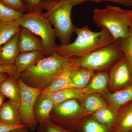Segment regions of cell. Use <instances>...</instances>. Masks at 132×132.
<instances>
[{
  "label": "cell",
  "instance_id": "3",
  "mask_svg": "<svg viewBox=\"0 0 132 132\" xmlns=\"http://www.w3.org/2000/svg\"><path fill=\"white\" fill-rule=\"evenodd\" d=\"M132 16V10L108 5L103 9H95L93 19L98 27L107 29L116 40L129 36Z\"/></svg>",
  "mask_w": 132,
  "mask_h": 132
},
{
  "label": "cell",
  "instance_id": "16",
  "mask_svg": "<svg viewBox=\"0 0 132 132\" xmlns=\"http://www.w3.org/2000/svg\"><path fill=\"white\" fill-rule=\"evenodd\" d=\"M73 62L58 76L49 86L43 90L41 93L48 95L59 90L77 88L74 85L70 77L71 70L76 68L73 65Z\"/></svg>",
  "mask_w": 132,
  "mask_h": 132
},
{
  "label": "cell",
  "instance_id": "29",
  "mask_svg": "<svg viewBox=\"0 0 132 132\" xmlns=\"http://www.w3.org/2000/svg\"><path fill=\"white\" fill-rule=\"evenodd\" d=\"M0 2L21 13L28 12V9L23 0H0Z\"/></svg>",
  "mask_w": 132,
  "mask_h": 132
},
{
  "label": "cell",
  "instance_id": "36",
  "mask_svg": "<svg viewBox=\"0 0 132 132\" xmlns=\"http://www.w3.org/2000/svg\"><path fill=\"white\" fill-rule=\"evenodd\" d=\"M10 76L7 73H0V86L4 81L9 76Z\"/></svg>",
  "mask_w": 132,
  "mask_h": 132
},
{
  "label": "cell",
  "instance_id": "33",
  "mask_svg": "<svg viewBox=\"0 0 132 132\" xmlns=\"http://www.w3.org/2000/svg\"><path fill=\"white\" fill-rule=\"evenodd\" d=\"M95 2H101L102 1H111L112 2L119 3L127 6H132V0H86Z\"/></svg>",
  "mask_w": 132,
  "mask_h": 132
},
{
  "label": "cell",
  "instance_id": "22",
  "mask_svg": "<svg viewBox=\"0 0 132 132\" xmlns=\"http://www.w3.org/2000/svg\"><path fill=\"white\" fill-rule=\"evenodd\" d=\"M21 28L17 20L0 21V47L19 33Z\"/></svg>",
  "mask_w": 132,
  "mask_h": 132
},
{
  "label": "cell",
  "instance_id": "17",
  "mask_svg": "<svg viewBox=\"0 0 132 132\" xmlns=\"http://www.w3.org/2000/svg\"><path fill=\"white\" fill-rule=\"evenodd\" d=\"M0 122L13 126L22 125L19 110L9 100L0 108Z\"/></svg>",
  "mask_w": 132,
  "mask_h": 132
},
{
  "label": "cell",
  "instance_id": "8",
  "mask_svg": "<svg viewBox=\"0 0 132 132\" xmlns=\"http://www.w3.org/2000/svg\"><path fill=\"white\" fill-rule=\"evenodd\" d=\"M109 76V85L114 92L132 84V67L125 55L111 68Z\"/></svg>",
  "mask_w": 132,
  "mask_h": 132
},
{
  "label": "cell",
  "instance_id": "38",
  "mask_svg": "<svg viewBox=\"0 0 132 132\" xmlns=\"http://www.w3.org/2000/svg\"><path fill=\"white\" fill-rule=\"evenodd\" d=\"M45 1L52 5L53 8L54 7L55 5L57 4V3L58 2L59 0H45Z\"/></svg>",
  "mask_w": 132,
  "mask_h": 132
},
{
  "label": "cell",
  "instance_id": "20",
  "mask_svg": "<svg viewBox=\"0 0 132 132\" xmlns=\"http://www.w3.org/2000/svg\"><path fill=\"white\" fill-rule=\"evenodd\" d=\"M85 94L82 89L72 88L59 90L48 95L53 102L54 107L58 104L65 101L82 98Z\"/></svg>",
  "mask_w": 132,
  "mask_h": 132
},
{
  "label": "cell",
  "instance_id": "4",
  "mask_svg": "<svg viewBox=\"0 0 132 132\" xmlns=\"http://www.w3.org/2000/svg\"><path fill=\"white\" fill-rule=\"evenodd\" d=\"M21 27L25 28L39 37L47 56L55 52V33L54 28L42 11L28 12L17 20Z\"/></svg>",
  "mask_w": 132,
  "mask_h": 132
},
{
  "label": "cell",
  "instance_id": "21",
  "mask_svg": "<svg viewBox=\"0 0 132 132\" xmlns=\"http://www.w3.org/2000/svg\"><path fill=\"white\" fill-rule=\"evenodd\" d=\"M94 74V71L93 70L83 68H74L71 70L70 77L76 87L83 89Z\"/></svg>",
  "mask_w": 132,
  "mask_h": 132
},
{
  "label": "cell",
  "instance_id": "18",
  "mask_svg": "<svg viewBox=\"0 0 132 132\" xmlns=\"http://www.w3.org/2000/svg\"><path fill=\"white\" fill-rule=\"evenodd\" d=\"M109 84V74L105 72H101L92 76L87 86L82 89L85 93L103 92Z\"/></svg>",
  "mask_w": 132,
  "mask_h": 132
},
{
  "label": "cell",
  "instance_id": "7",
  "mask_svg": "<svg viewBox=\"0 0 132 132\" xmlns=\"http://www.w3.org/2000/svg\"><path fill=\"white\" fill-rule=\"evenodd\" d=\"M17 80L21 92L19 111L21 123L29 130L34 131L38 127V125L35 115V105L42 90L28 86L20 78Z\"/></svg>",
  "mask_w": 132,
  "mask_h": 132
},
{
  "label": "cell",
  "instance_id": "15",
  "mask_svg": "<svg viewBox=\"0 0 132 132\" xmlns=\"http://www.w3.org/2000/svg\"><path fill=\"white\" fill-rule=\"evenodd\" d=\"M46 54L43 50L19 53L15 60L14 65L17 71L21 74L35 65L39 61L46 57Z\"/></svg>",
  "mask_w": 132,
  "mask_h": 132
},
{
  "label": "cell",
  "instance_id": "11",
  "mask_svg": "<svg viewBox=\"0 0 132 132\" xmlns=\"http://www.w3.org/2000/svg\"><path fill=\"white\" fill-rule=\"evenodd\" d=\"M54 104L49 95L41 93L36 101L34 113L38 124L50 121Z\"/></svg>",
  "mask_w": 132,
  "mask_h": 132
},
{
  "label": "cell",
  "instance_id": "12",
  "mask_svg": "<svg viewBox=\"0 0 132 132\" xmlns=\"http://www.w3.org/2000/svg\"><path fill=\"white\" fill-rule=\"evenodd\" d=\"M105 97L110 108L118 112L123 107L132 103V83L123 89L108 94Z\"/></svg>",
  "mask_w": 132,
  "mask_h": 132
},
{
  "label": "cell",
  "instance_id": "14",
  "mask_svg": "<svg viewBox=\"0 0 132 132\" xmlns=\"http://www.w3.org/2000/svg\"><path fill=\"white\" fill-rule=\"evenodd\" d=\"M18 79L9 76L0 86V91L19 110L21 99V92Z\"/></svg>",
  "mask_w": 132,
  "mask_h": 132
},
{
  "label": "cell",
  "instance_id": "23",
  "mask_svg": "<svg viewBox=\"0 0 132 132\" xmlns=\"http://www.w3.org/2000/svg\"><path fill=\"white\" fill-rule=\"evenodd\" d=\"M119 114V112L108 106L94 113L93 118L102 125L114 128L118 121Z\"/></svg>",
  "mask_w": 132,
  "mask_h": 132
},
{
  "label": "cell",
  "instance_id": "19",
  "mask_svg": "<svg viewBox=\"0 0 132 132\" xmlns=\"http://www.w3.org/2000/svg\"><path fill=\"white\" fill-rule=\"evenodd\" d=\"M120 109L118 121L114 127V132L131 131H132V103Z\"/></svg>",
  "mask_w": 132,
  "mask_h": 132
},
{
  "label": "cell",
  "instance_id": "37",
  "mask_svg": "<svg viewBox=\"0 0 132 132\" xmlns=\"http://www.w3.org/2000/svg\"><path fill=\"white\" fill-rule=\"evenodd\" d=\"M6 98L4 95L0 91V108L5 102V101Z\"/></svg>",
  "mask_w": 132,
  "mask_h": 132
},
{
  "label": "cell",
  "instance_id": "13",
  "mask_svg": "<svg viewBox=\"0 0 132 132\" xmlns=\"http://www.w3.org/2000/svg\"><path fill=\"white\" fill-rule=\"evenodd\" d=\"M19 33L0 47V64L5 66L14 65L19 54Z\"/></svg>",
  "mask_w": 132,
  "mask_h": 132
},
{
  "label": "cell",
  "instance_id": "26",
  "mask_svg": "<svg viewBox=\"0 0 132 132\" xmlns=\"http://www.w3.org/2000/svg\"><path fill=\"white\" fill-rule=\"evenodd\" d=\"M120 46L123 54L132 67V28L130 27V33L127 38H120L116 40Z\"/></svg>",
  "mask_w": 132,
  "mask_h": 132
},
{
  "label": "cell",
  "instance_id": "25",
  "mask_svg": "<svg viewBox=\"0 0 132 132\" xmlns=\"http://www.w3.org/2000/svg\"><path fill=\"white\" fill-rule=\"evenodd\" d=\"M80 132H114L113 128L102 125L93 118L87 119L80 125Z\"/></svg>",
  "mask_w": 132,
  "mask_h": 132
},
{
  "label": "cell",
  "instance_id": "35",
  "mask_svg": "<svg viewBox=\"0 0 132 132\" xmlns=\"http://www.w3.org/2000/svg\"><path fill=\"white\" fill-rule=\"evenodd\" d=\"M29 130L28 127L25 126L14 129L10 132H29Z\"/></svg>",
  "mask_w": 132,
  "mask_h": 132
},
{
  "label": "cell",
  "instance_id": "34",
  "mask_svg": "<svg viewBox=\"0 0 132 132\" xmlns=\"http://www.w3.org/2000/svg\"><path fill=\"white\" fill-rule=\"evenodd\" d=\"M86 1V0H59L58 2L57 3V4L55 5L53 7L65 4H70L74 6L75 5H79L84 2Z\"/></svg>",
  "mask_w": 132,
  "mask_h": 132
},
{
  "label": "cell",
  "instance_id": "24",
  "mask_svg": "<svg viewBox=\"0 0 132 132\" xmlns=\"http://www.w3.org/2000/svg\"><path fill=\"white\" fill-rule=\"evenodd\" d=\"M82 98V108L88 113H94L108 107L106 102L97 93L86 94Z\"/></svg>",
  "mask_w": 132,
  "mask_h": 132
},
{
  "label": "cell",
  "instance_id": "5",
  "mask_svg": "<svg viewBox=\"0 0 132 132\" xmlns=\"http://www.w3.org/2000/svg\"><path fill=\"white\" fill-rule=\"evenodd\" d=\"M124 55L120 46L115 40L110 45L101 48L88 54L76 58L73 62L76 68L95 71H102L116 64Z\"/></svg>",
  "mask_w": 132,
  "mask_h": 132
},
{
  "label": "cell",
  "instance_id": "30",
  "mask_svg": "<svg viewBox=\"0 0 132 132\" xmlns=\"http://www.w3.org/2000/svg\"><path fill=\"white\" fill-rule=\"evenodd\" d=\"M37 132H72L50 121L39 124Z\"/></svg>",
  "mask_w": 132,
  "mask_h": 132
},
{
  "label": "cell",
  "instance_id": "2",
  "mask_svg": "<svg viewBox=\"0 0 132 132\" xmlns=\"http://www.w3.org/2000/svg\"><path fill=\"white\" fill-rule=\"evenodd\" d=\"M74 32L77 36L72 43L56 45L55 52L59 55L80 58L115 41L112 35L104 28L100 32H94L86 25L81 28L75 27Z\"/></svg>",
  "mask_w": 132,
  "mask_h": 132
},
{
  "label": "cell",
  "instance_id": "28",
  "mask_svg": "<svg viewBox=\"0 0 132 132\" xmlns=\"http://www.w3.org/2000/svg\"><path fill=\"white\" fill-rule=\"evenodd\" d=\"M28 9V12L42 11V9L50 10L53 6L45 0H23Z\"/></svg>",
  "mask_w": 132,
  "mask_h": 132
},
{
  "label": "cell",
  "instance_id": "27",
  "mask_svg": "<svg viewBox=\"0 0 132 132\" xmlns=\"http://www.w3.org/2000/svg\"><path fill=\"white\" fill-rule=\"evenodd\" d=\"M23 14L0 2V21L18 20Z\"/></svg>",
  "mask_w": 132,
  "mask_h": 132
},
{
  "label": "cell",
  "instance_id": "9",
  "mask_svg": "<svg viewBox=\"0 0 132 132\" xmlns=\"http://www.w3.org/2000/svg\"><path fill=\"white\" fill-rule=\"evenodd\" d=\"M54 108L55 115L51 116L50 121L61 127L71 126L73 120L81 114L83 109L75 99L62 102Z\"/></svg>",
  "mask_w": 132,
  "mask_h": 132
},
{
  "label": "cell",
  "instance_id": "32",
  "mask_svg": "<svg viewBox=\"0 0 132 132\" xmlns=\"http://www.w3.org/2000/svg\"><path fill=\"white\" fill-rule=\"evenodd\" d=\"M25 126H26L23 125L21 126L10 125L0 122V132H10L14 129Z\"/></svg>",
  "mask_w": 132,
  "mask_h": 132
},
{
  "label": "cell",
  "instance_id": "1",
  "mask_svg": "<svg viewBox=\"0 0 132 132\" xmlns=\"http://www.w3.org/2000/svg\"><path fill=\"white\" fill-rule=\"evenodd\" d=\"M76 58L61 56L55 52L22 73L20 78L28 86L43 90L72 64Z\"/></svg>",
  "mask_w": 132,
  "mask_h": 132
},
{
  "label": "cell",
  "instance_id": "40",
  "mask_svg": "<svg viewBox=\"0 0 132 132\" xmlns=\"http://www.w3.org/2000/svg\"><path fill=\"white\" fill-rule=\"evenodd\" d=\"M129 132H132V131H131Z\"/></svg>",
  "mask_w": 132,
  "mask_h": 132
},
{
  "label": "cell",
  "instance_id": "39",
  "mask_svg": "<svg viewBox=\"0 0 132 132\" xmlns=\"http://www.w3.org/2000/svg\"><path fill=\"white\" fill-rule=\"evenodd\" d=\"M131 27L132 28V19H131Z\"/></svg>",
  "mask_w": 132,
  "mask_h": 132
},
{
  "label": "cell",
  "instance_id": "10",
  "mask_svg": "<svg viewBox=\"0 0 132 132\" xmlns=\"http://www.w3.org/2000/svg\"><path fill=\"white\" fill-rule=\"evenodd\" d=\"M19 53L43 50L42 41L30 30L21 27L19 32Z\"/></svg>",
  "mask_w": 132,
  "mask_h": 132
},
{
  "label": "cell",
  "instance_id": "6",
  "mask_svg": "<svg viewBox=\"0 0 132 132\" xmlns=\"http://www.w3.org/2000/svg\"><path fill=\"white\" fill-rule=\"evenodd\" d=\"M73 6L70 4H63L47 11L44 15L52 26H53L55 36L61 45L70 43L71 37L76 27L71 20V12Z\"/></svg>",
  "mask_w": 132,
  "mask_h": 132
},
{
  "label": "cell",
  "instance_id": "31",
  "mask_svg": "<svg viewBox=\"0 0 132 132\" xmlns=\"http://www.w3.org/2000/svg\"><path fill=\"white\" fill-rule=\"evenodd\" d=\"M7 73L17 79L20 78V74L16 70L14 65L12 66H5L0 64V73Z\"/></svg>",
  "mask_w": 132,
  "mask_h": 132
}]
</instances>
